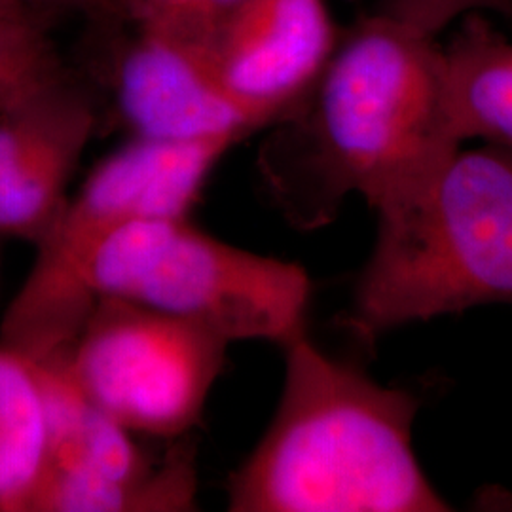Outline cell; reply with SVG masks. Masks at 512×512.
I'll use <instances>...</instances> for the list:
<instances>
[{"instance_id":"11","label":"cell","mask_w":512,"mask_h":512,"mask_svg":"<svg viewBox=\"0 0 512 512\" xmlns=\"http://www.w3.org/2000/svg\"><path fill=\"white\" fill-rule=\"evenodd\" d=\"M442 57L448 109L461 143L484 139L512 150V42L471 14Z\"/></svg>"},{"instance_id":"16","label":"cell","mask_w":512,"mask_h":512,"mask_svg":"<svg viewBox=\"0 0 512 512\" xmlns=\"http://www.w3.org/2000/svg\"><path fill=\"white\" fill-rule=\"evenodd\" d=\"M120 18L137 29L183 37H207L215 19L207 0H120Z\"/></svg>"},{"instance_id":"14","label":"cell","mask_w":512,"mask_h":512,"mask_svg":"<svg viewBox=\"0 0 512 512\" xmlns=\"http://www.w3.org/2000/svg\"><path fill=\"white\" fill-rule=\"evenodd\" d=\"M63 67L37 10L21 4L0 12V97Z\"/></svg>"},{"instance_id":"13","label":"cell","mask_w":512,"mask_h":512,"mask_svg":"<svg viewBox=\"0 0 512 512\" xmlns=\"http://www.w3.org/2000/svg\"><path fill=\"white\" fill-rule=\"evenodd\" d=\"M48 467V425L33 361L0 344V512H31Z\"/></svg>"},{"instance_id":"20","label":"cell","mask_w":512,"mask_h":512,"mask_svg":"<svg viewBox=\"0 0 512 512\" xmlns=\"http://www.w3.org/2000/svg\"><path fill=\"white\" fill-rule=\"evenodd\" d=\"M109 2L110 16L120 18V0H107Z\"/></svg>"},{"instance_id":"7","label":"cell","mask_w":512,"mask_h":512,"mask_svg":"<svg viewBox=\"0 0 512 512\" xmlns=\"http://www.w3.org/2000/svg\"><path fill=\"white\" fill-rule=\"evenodd\" d=\"M97 122L67 67L0 97V236L37 247L50 232Z\"/></svg>"},{"instance_id":"15","label":"cell","mask_w":512,"mask_h":512,"mask_svg":"<svg viewBox=\"0 0 512 512\" xmlns=\"http://www.w3.org/2000/svg\"><path fill=\"white\" fill-rule=\"evenodd\" d=\"M480 12L512 18V0H380L376 10L410 33L433 40L452 21Z\"/></svg>"},{"instance_id":"6","label":"cell","mask_w":512,"mask_h":512,"mask_svg":"<svg viewBox=\"0 0 512 512\" xmlns=\"http://www.w3.org/2000/svg\"><path fill=\"white\" fill-rule=\"evenodd\" d=\"M228 346L183 319L99 296L57 355L74 384L129 433L177 439L202 420Z\"/></svg>"},{"instance_id":"19","label":"cell","mask_w":512,"mask_h":512,"mask_svg":"<svg viewBox=\"0 0 512 512\" xmlns=\"http://www.w3.org/2000/svg\"><path fill=\"white\" fill-rule=\"evenodd\" d=\"M23 2H19V0H0V12H4V10H10V8H16V6H21ZM23 6H27V4H23Z\"/></svg>"},{"instance_id":"1","label":"cell","mask_w":512,"mask_h":512,"mask_svg":"<svg viewBox=\"0 0 512 512\" xmlns=\"http://www.w3.org/2000/svg\"><path fill=\"white\" fill-rule=\"evenodd\" d=\"M459 148L442 48L374 12L336 40L310 90L275 122L258 173L283 219L310 232L353 194L376 213L410 200Z\"/></svg>"},{"instance_id":"18","label":"cell","mask_w":512,"mask_h":512,"mask_svg":"<svg viewBox=\"0 0 512 512\" xmlns=\"http://www.w3.org/2000/svg\"><path fill=\"white\" fill-rule=\"evenodd\" d=\"M241 0H207V6H209V12L213 19L217 21L224 12H228L230 8H234Z\"/></svg>"},{"instance_id":"17","label":"cell","mask_w":512,"mask_h":512,"mask_svg":"<svg viewBox=\"0 0 512 512\" xmlns=\"http://www.w3.org/2000/svg\"><path fill=\"white\" fill-rule=\"evenodd\" d=\"M33 10H73L88 16H110L107 0H19Z\"/></svg>"},{"instance_id":"12","label":"cell","mask_w":512,"mask_h":512,"mask_svg":"<svg viewBox=\"0 0 512 512\" xmlns=\"http://www.w3.org/2000/svg\"><path fill=\"white\" fill-rule=\"evenodd\" d=\"M198 492L196 459L188 446L141 478H105L46 467L31 512L194 511Z\"/></svg>"},{"instance_id":"2","label":"cell","mask_w":512,"mask_h":512,"mask_svg":"<svg viewBox=\"0 0 512 512\" xmlns=\"http://www.w3.org/2000/svg\"><path fill=\"white\" fill-rule=\"evenodd\" d=\"M279 406L230 476L232 512H442L412 450L418 399L372 382L300 334Z\"/></svg>"},{"instance_id":"3","label":"cell","mask_w":512,"mask_h":512,"mask_svg":"<svg viewBox=\"0 0 512 512\" xmlns=\"http://www.w3.org/2000/svg\"><path fill=\"white\" fill-rule=\"evenodd\" d=\"M512 304V150H461L410 200L378 213L348 327L363 340L416 321Z\"/></svg>"},{"instance_id":"9","label":"cell","mask_w":512,"mask_h":512,"mask_svg":"<svg viewBox=\"0 0 512 512\" xmlns=\"http://www.w3.org/2000/svg\"><path fill=\"white\" fill-rule=\"evenodd\" d=\"M116 107L133 137L245 139L264 124L220 80L203 38L137 29L114 71Z\"/></svg>"},{"instance_id":"4","label":"cell","mask_w":512,"mask_h":512,"mask_svg":"<svg viewBox=\"0 0 512 512\" xmlns=\"http://www.w3.org/2000/svg\"><path fill=\"white\" fill-rule=\"evenodd\" d=\"M234 137L154 141L133 137L95 165L69 196L0 325V344L38 361L67 348L95 304L92 270L129 222L188 217Z\"/></svg>"},{"instance_id":"8","label":"cell","mask_w":512,"mask_h":512,"mask_svg":"<svg viewBox=\"0 0 512 512\" xmlns=\"http://www.w3.org/2000/svg\"><path fill=\"white\" fill-rule=\"evenodd\" d=\"M336 40L325 0H241L203 44L224 86L268 128L310 90Z\"/></svg>"},{"instance_id":"10","label":"cell","mask_w":512,"mask_h":512,"mask_svg":"<svg viewBox=\"0 0 512 512\" xmlns=\"http://www.w3.org/2000/svg\"><path fill=\"white\" fill-rule=\"evenodd\" d=\"M33 366L48 425V465L120 480L141 478L156 467L128 429L74 384L57 353Z\"/></svg>"},{"instance_id":"5","label":"cell","mask_w":512,"mask_h":512,"mask_svg":"<svg viewBox=\"0 0 512 512\" xmlns=\"http://www.w3.org/2000/svg\"><path fill=\"white\" fill-rule=\"evenodd\" d=\"M92 289L95 300H128L228 344L279 346L306 332L311 296L302 266L213 238L188 217L135 220L112 234L95 258Z\"/></svg>"}]
</instances>
